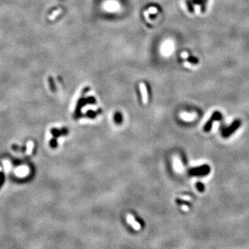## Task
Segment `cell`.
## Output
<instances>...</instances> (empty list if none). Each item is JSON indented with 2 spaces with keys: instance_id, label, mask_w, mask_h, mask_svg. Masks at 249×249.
I'll list each match as a JSON object with an SVG mask.
<instances>
[{
  "instance_id": "cell-8",
  "label": "cell",
  "mask_w": 249,
  "mask_h": 249,
  "mask_svg": "<svg viewBox=\"0 0 249 249\" xmlns=\"http://www.w3.org/2000/svg\"><path fill=\"white\" fill-rule=\"evenodd\" d=\"M186 5L188 7V11L190 13H194V6H193V2L192 0H186Z\"/></svg>"
},
{
  "instance_id": "cell-3",
  "label": "cell",
  "mask_w": 249,
  "mask_h": 249,
  "mask_svg": "<svg viewBox=\"0 0 249 249\" xmlns=\"http://www.w3.org/2000/svg\"><path fill=\"white\" fill-rule=\"evenodd\" d=\"M208 170H210V166L207 165V164H205V165H202L201 166H199V167H195V168L192 169L190 170V172L192 173H194V172H198Z\"/></svg>"
},
{
  "instance_id": "cell-4",
  "label": "cell",
  "mask_w": 249,
  "mask_h": 249,
  "mask_svg": "<svg viewBox=\"0 0 249 249\" xmlns=\"http://www.w3.org/2000/svg\"><path fill=\"white\" fill-rule=\"evenodd\" d=\"M140 90H141V94L143 96V101L144 103H147L148 101V94H147L146 87L144 84H140Z\"/></svg>"
},
{
  "instance_id": "cell-7",
  "label": "cell",
  "mask_w": 249,
  "mask_h": 249,
  "mask_svg": "<svg viewBox=\"0 0 249 249\" xmlns=\"http://www.w3.org/2000/svg\"><path fill=\"white\" fill-rule=\"evenodd\" d=\"M210 172V170H205V171H201V172H194L192 173L193 175H194V176H207L208 175Z\"/></svg>"
},
{
  "instance_id": "cell-1",
  "label": "cell",
  "mask_w": 249,
  "mask_h": 249,
  "mask_svg": "<svg viewBox=\"0 0 249 249\" xmlns=\"http://www.w3.org/2000/svg\"><path fill=\"white\" fill-rule=\"evenodd\" d=\"M241 123H241V121L239 119L235 120L232 124L230 125L228 128H226L225 130L223 131V136L224 137V138H228V137H229L231 135H232L237 129H239V127H240L241 125Z\"/></svg>"
},
{
  "instance_id": "cell-5",
  "label": "cell",
  "mask_w": 249,
  "mask_h": 249,
  "mask_svg": "<svg viewBox=\"0 0 249 249\" xmlns=\"http://www.w3.org/2000/svg\"><path fill=\"white\" fill-rule=\"evenodd\" d=\"M213 122H214V121L211 118H210L209 120H208V121H207V123H206V125H204V132H210V130H211L212 127H213Z\"/></svg>"
},
{
  "instance_id": "cell-2",
  "label": "cell",
  "mask_w": 249,
  "mask_h": 249,
  "mask_svg": "<svg viewBox=\"0 0 249 249\" xmlns=\"http://www.w3.org/2000/svg\"><path fill=\"white\" fill-rule=\"evenodd\" d=\"M127 221H128V222L132 226L133 228H134L135 230H136V231H138V230L140 229V225L138 222H136V221H135L134 217H133L131 215H127Z\"/></svg>"
},
{
  "instance_id": "cell-6",
  "label": "cell",
  "mask_w": 249,
  "mask_h": 249,
  "mask_svg": "<svg viewBox=\"0 0 249 249\" xmlns=\"http://www.w3.org/2000/svg\"><path fill=\"white\" fill-rule=\"evenodd\" d=\"M210 118L213 120V121H221V120L222 119V114H221L220 113L219 111H215V112L213 113V114H212L211 117H210Z\"/></svg>"
},
{
  "instance_id": "cell-10",
  "label": "cell",
  "mask_w": 249,
  "mask_h": 249,
  "mask_svg": "<svg viewBox=\"0 0 249 249\" xmlns=\"http://www.w3.org/2000/svg\"><path fill=\"white\" fill-rule=\"evenodd\" d=\"M188 60L189 62L192 64H197L198 63V60L195 57H189L188 58Z\"/></svg>"
},
{
  "instance_id": "cell-9",
  "label": "cell",
  "mask_w": 249,
  "mask_h": 249,
  "mask_svg": "<svg viewBox=\"0 0 249 249\" xmlns=\"http://www.w3.org/2000/svg\"><path fill=\"white\" fill-rule=\"evenodd\" d=\"M196 187H197V190L199 191L200 192H204V190H205V186H204V185L201 182H200V181H198V182H197Z\"/></svg>"
}]
</instances>
